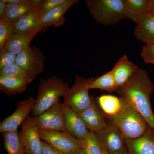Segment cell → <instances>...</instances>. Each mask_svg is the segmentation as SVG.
Instances as JSON below:
<instances>
[{"instance_id":"cell-1","label":"cell","mask_w":154,"mask_h":154,"mask_svg":"<svg viewBox=\"0 0 154 154\" xmlns=\"http://www.w3.org/2000/svg\"><path fill=\"white\" fill-rule=\"evenodd\" d=\"M154 86L147 72L141 68L136 71L127 83L117 91L130 102L154 129V114L151 96Z\"/></svg>"},{"instance_id":"cell-2","label":"cell","mask_w":154,"mask_h":154,"mask_svg":"<svg viewBox=\"0 0 154 154\" xmlns=\"http://www.w3.org/2000/svg\"><path fill=\"white\" fill-rule=\"evenodd\" d=\"M121 98L120 111L109 120L118 128L125 139H133L141 136L148 127L147 122L130 102L123 96Z\"/></svg>"},{"instance_id":"cell-3","label":"cell","mask_w":154,"mask_h":154,"mask_svg":"<svg viewBox=\"0 0 154 154\" xmlns=\"http://www.w3.org/2000/svg\"><path fill=\"white\" fill-rule=\"evenodd\" d=\"M69 88L68 83L56 76L41 79L37 89L36 105L31 116H38L55 105L60 97H63Z\"/></svg>"},{"instance_id":"cell-4","label":"cell","mask_w":154,"mask_h":154,"mask_svg":"<svg viewBox=\"0 0 154 154\" xmlns=\"http://www.w3.org/2000/svg\"><path fill=\"white\" fill-rule=\"evenodd\" d=\"M86 7L93 19L106 26L126 19L124 0H87Z\"/></svg>"},{"instance_id":"cell-5","label":"cell","mask_w":154,"mask_h":154,"mask_svg":"<svg viewBox=\"0 0 154 154\" xmlns=\"http://www.w3.org/2000/svg\"><path fill=\"white\" fill-rule=\"evenodd\" d=\"M94 79H85L80 76H76L73 85L69 88L63 96V104L78 113L90 107L93 97L89 95V86Z\"/></svg>"},{"instance_id":"cell-6","label":"cell","mask_w":154,"mask_h":154,"mask_svg":"<svg viewBox=\"0 0 154 154\" xmlns=\"http://www.w3.org/2000/svg\"><path fill=\"white\" fill-rule=\"evenodd\" d=\"M41 140L64 154H74L80 148H84V140H80L67 131L37 129Z\"/></svg>"},{"instance_id":"cell-7","label":"cell","mask_w":154,"mask_h":154,"mask_svg":"<svg viewBox=\"0 0 154 154\" xmlns=\"http://www.w3.org/2000/svg\"><path fill=\"white\" fill-rule=\"evenodd\" d=\"M44 55L41 51L30 45L17 55L16 63L34 79L44 71Z\"/></svg>"},{"instance_id":"cell-8","label":"cell","mask_w":154,"mask_h":154,"mask_svg":"<svg viewBox=\"0 0 154 154\" xmlns=\"http://www.w3.org/2000/svg\"><path fill=\"white\" fill-rule=\"evenodd\" d=\"M36 105V99L30 96L25 100L17 102L16 110L0 123V132L17 130L19 126L32 112Z\"/></svg>"},{"instance_id":"cell-9","label":"cell","mask_w":154,"mask_h":154,"mask_svg":"<svg viewBox=\"0 0 154 154\" xmlns=\"http://www.w3.org/2000/svg\"><path fill=\"white\" fill-rule=\"evenodd\" d=\"M33 117L37 129L66 131L60 101L40 115Z\"/></svg>"},{"instance_id":"cell-10","label":"cell","mask_w":154,"mask_h":154,"mask_svg":"<svg viewBox=\"0 0 154 154\" xmlns=\"http://www.w3.org/2000/svg\"><path fill=\"white\" fill-rule=\"evenodd\" d=\"M21 137L26 154H43L42 140L37 131L34 117L30 116L21 125Z\"/></svg>"},{"instance_id":"cell-11","label":"cell","mask_w":154,"mask_h":154,"mask_svg":"<svg viewBox=\"0 0 154 154\" xmlns=\"http://www.w3.org/2000/svg\"><path fill=\"white\" fill-rule=\"evenodd\" d=\"M96 134L102 146L109 154L119 151L126 148L125 138L111 121L105 129Z\"/></svg>"},{"instance_id":"cell-12","label":"cell","mask_w":154,"mask_h":154,"mask_svg":"<svg viewBox=\"0 0 154 154\" xmlns=\"http://www.w3.org/2000/svg\"><path fill=\"white\" fill-rule=\"evenodd\" d=\"M79 114L88 129L96 134L105 129L110 122L107 121L108 118L96 105L93 98L90 107Z\"/></svg>"},{"instance_id":"cell-13","label":"cell","mask_w":154,"mask_h":154,"mask_svg":"<svg viewBox=\"0 0 154 154\" xmlns=\"http://www.w3.org/2000/svg\"><path fill=\"white\" fill-rule=\"evenodd\" d=\"M78 2V0H66L65 2L41 15L39 17V23L41 28L44 29L48 26L58 27L63 25L66 20V13Z\"/></svg>"},{"instance_id":"cell-14","label":"cell","mask_w":154,"mask_h":154,"mask_svg":"<svg viewBox=\"0 0 154 154\" xmlns=\"http://www.w3.org/2000/svg\"><path fill=\"white\" fill-rule=\"evenodd\" d=\"M64 116L66 131L80 140H84L89 130L79 113L75 112L66 105L61 103Z\"/></svg>"},{"instance_id":"cell-15","label":"cell","mask_w":154,"mask_h":154,"mask_svg":"<svg viewBox=\"0 0 154 154\" xmlns=\"http://www.w3.org/2000/svg\"><path fill=\"white\" fill-rule=\"evenodd\" d=\"M125 143L128 154H154V129L149 125L143 135Z\"/></svg>"},{"instance_id":"cell-16","label":"cell","mask_w":154,"mask_h":154,"mask_svg":"<svg viewBox=\"0 0 154 154\" xmlns=\"http://www.w3.org/2000/svg\"><path fill=\"white\" fill-rule=\"evenodd\" d=\"M38 7L30 10L17 20L15 23L14 33L19 34L38 33L43 30L39 25V16L37 10Z\"/></svg>"},{"instance_id":"cell-17","label":"cell","mask_w":154,"mask_h":154,"mask_svg":"<svg viewBox=\"0 0 154 154\" xmlns=\"http://www.w3.org/2000/svg\"><path fill=\"white\" fill-rule=\"evenodd\" d=\"M138 69V67L129 60L126 54L120 58L112 69L118 90L127 83Z\"/></svg>"},{"instance_id":"cell-18","label":"cell","mask_w":154,"mask_h":154,"mask_svg":"<svg viewBox=\"0 0 154 154\" xmlns=\"http://www.w3.org/2000/svg\"><path fill=\"white\" fill-rule=\"evenodd\" d=\"M126 19L137 24L149 14L150 0H124Z\"/></svg>"},{"instance_id":"cell-19","label":"cell","mask_w":154,"mask_h":154,"mask_svg":"<svg viewBox=\"0 0 154 154\" xmlns=\"http://www.w3.org/2000/svg\"><path fill=\"white\" fill-rule=\"evenodd\" d=\"M33 80L0 76V91L9 96L22 94Z\"/></svg>"},{"instance_id":"cell-20","label":"cell","mask_w":154,"mask_h":154,"mask_svg":"<svg viewBox=\"0 0 154 154\" xmlns=\"http://www.w3.org/2000/svg\"><path fill=\"white\" fill-rule=\"evenodd\" d=\"M135 37L146 44L154 42V15L147 14L136 24L134 31Z\"/></svg>"},{"instance_id":"cell-21","label":"cell","mask_w":154,"mask_h":154,"mask_svg":"<svg viewBox=\"0 0 154 154\" xmlns=\"http://www.w3.org/2000/svg\"><path fill=\"white\" fill-rule=\"evenodd\" d=\"M41 2L42 0H29L28 3L22 5L8 3L4 20L9 23H15L24 14L38 7Z\"/></svg>"},{"instance_id":"cell-22","label":"cell","mask_w":154,"mask_h":154,"mask_svg":"<svg viewBox=\"0 0 154 154\" xmlns=\"http://www.w3.org/2000/svg\"><path fill=\"white\" fill-rule=\"evenodd\" d=\"M37 33L28 34L13 33L5 45L8 51L17 55L30 45V43Z\"/></svg>"},{"instance_id":"cell-23","label":"cell","mask_w":154,"mask_h":154,"mask_svg":"<svg viewBox=\"0 0 154 154\" xmlns=\"http://www.w3.org/2000/svg\"><path fill=\"white\" fill-rule=\"evenodd\" d=\"M4 146L8 154H26L20 132L18 130L2 133Z\"/></svg>"},{"instance_id":"cell-24","label":"cell","mask_w":154,"mask_h":154,"mask_svg":"<svg viewBox=\"0 0 154 154\" xmlns=\"http://www.w3.org/2000/svg\"><path fill=\"white\" fill-rule=\"evenodd\" d=\"M97 102L101 110L108 119L115 116L121 109V97L118 98L111 95H103L98 97Z\"/></svg>"},{"instance_id":"cell-25","label":"cell","mask_w":154,"mask_h":154,"mask_svg":"<svg viewBox=\"0 0 154 154\" xmlns=\"http://www.w3.org/2000/svg\"><path fill=\"white\" fill-rule=\"evenodd\" d=\"M90 89H99L112 93L118 90L112 70L104 75L94 78L89 86Z\"/></svg>"},{"instance_id":"cell-26","label":"cell","mask_w":154,"mask_h":154,"mask_svg":"<svg viewBox=\"0 0 154 154\" xmlns=\"http://www.w3.org/2000/svg\"><path fill=\"white\" fill-rule=\"evenodd\" d=\"M84 140V149L87 154H103V146L96 133L89 131Z\"/></svg>"},{"instance_id":"cell-27","label":"cell","mask_w":154,"mask_h":154,"mask_svg":"<svg viewBox=\"0 0 154 154\" xmlns=\"http://www.w3.org/2000/svg\"><path fill=\"white\" fill-rule=\"evenodd\" d=\"M0 76L11 78L32 79L26 71L16 63L0 68Z\"/></svg>"},{"instance_id":"cell-28","label":"cell","mask_w":154,"mask_h":154,"mask_svg":"<svg viewBox=\"0 0 154 154\" xmlns=\"http://www.w3.org/2000/svg\"><path fill=\"white\" fill-rule=\"evenodd\" d=\"M15 23H11L5 20L0 21V49L5 47L10 36L14 33Z\"/></svg>"},{"instance_id":"cell-29","label":"cell","mask_w":154,"mask_h":154,"mask_svg":"<svg viewBox=\"0 0 154 154\" xmlns=\"http://www.w3.org/2000/svg\"><path fill=\"white\" fill-rule=\"evenodd\" d=\"M17 56L4 47L0 49V68L16 63Z\"/></svg>"},{"instance_id":"cell-30","label":"cell","mask_w":154,"mask_h":154,"mask_svg":"<svg viewBox=\"0 0 154 154\" xmlns=\"http://www.w3.org/2000/svg\"><path fill=\"white\" fill-rule=\"evenodd\" d=\"M65 1L66 0H42L37 8L39 17Z\"/></svg>"},{"instance_id":"cell-31","label":"cell","mask_w":154,"mask_h":154,"mask_svg":"<svg viewBox=\"0 0 154 154\" xmlns=\"http://www.w3.org/2000/svg\"><path fill=\"white\" fill-rule=\"evenodd\" d=\"M141 56L146 63L154 64V42L144 45Z\"/></svg>"},{"instance_id":"cell-32","label":"cell","mask_w":154,"mask_h":154,"mask_svg":"<svg viewBox=\"0 0 154 154\" xmlns=\"http://www.w3.org/2000/svg\"><path fill=\"white\" fill-rule=\"evenodd\" d=\"M42 146L43 154H64L43 141H42Z\"/></svg>"},{"instance_id":"cell-33","label":"cell","mask_w":154,"mask_h":154,"mask_svg":"<svg viewBox=\"0 0 154 154\" xmlns=\"http://www.w3.org/2000/svg\"><path fill=\"white\" fill-rule=\"evenodd\" d=\"M7 0L0 1V21L5 20V15L7 9Z\"/></svg>"},{"instance_id":"cell-34","label":"cell","mask_w":154,"mask_h":154,"mask_svg":"<svg viewBox=\"0 0 154 154\" xmlns=\"http://www.w3.org/2000/svg\"><path fill=\"white\" fill-rule=\"evenodd\" d=\"M29 0H7L8 3L14 5H22L28 3Z\"/></svg>"},{"instance_id":"cell-35","label":"cell","mask_w":154,"mask_h":154,"mask_svg":"<svg viewBox=\"0 0 154 154\" xmlns=\"http://www.w3.org/2000/svg\"><path fill=\"white\" fill-rule=\"evenodd\" d=\"M149 13L154 15V0H150Z\"/></svg>"},{"instance_id":"cell-36","label":"cell","mask_w":154,"mask_h":154,"mask_svg":"<svg viewBox=\"0 0 154 154\" xmlns=\"http://www.w3.org/2000/svg\"><path fill=\"white\" fill-rule=\"evenodd\" d=\"M109 154H128V153L126 147L123 149L122 150L119 151L114 152L111 153Z\"/></svg>"},{"instance_id":"cell-37","label":"cell","mask_w":154,"mask_h":154,"mask_svg":"<svg viewBox=\"0 0 154 154\" xmlns=\"http://www.w3.org/2000/svg\"><path fill=\"white\" fill-rule=\"evenodd\" d=\"M74 154H87V153L84 148H80Z\"/></svg>"},{"instance_id":"cell-38","label":"cell","mask_w":154,"mask_h":154,"mask_svg":"<svg viewBox=\"0 0 154 154\" xmlns=\"http://www.w3.org/2000/svg\"><path fill=\"white\" fill-rule=\"evenodd\" d=\"M103 154H109V153L106 150V149L104 147H103Z\"/></svg>"}]
</instances>
